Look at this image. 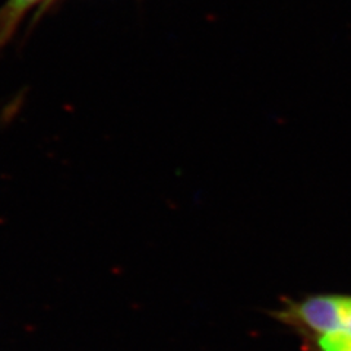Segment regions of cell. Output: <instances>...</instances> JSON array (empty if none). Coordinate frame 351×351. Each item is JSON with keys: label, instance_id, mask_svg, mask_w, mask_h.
<instances>
[{"label": "cell", "instance_id": "cell-1", "mask_svg": "<svg viewBox=\"0 0 351 351\" xmlns=\"http://www.w3.org/2000/svg\"><path fill=\"white\" fill-rule=\"evenodd\" d=\"M351 312V298L346 295H313L293 303L280 313L284 322L306 329L315 339L341 332Z\"/></svg>", "mask_w": 351, "mask_h": 351}, {"label": "cell", "instance_id": "cell-2", "mask_svg": "<svg viewBox=\"0 0 351 351\" xmlns=\"http://www.w3.org/2000/svg\"><path fill=\"white\" fill-rule=\"evenodd\" d=\"M46 0H8L5 6L0 9V47L15 34L22 18L38 3Z\"/></svg>", "mask_w": 351, "mask_h": 351}, {"label": "cell", "instance_id": "cell-3", "mask_svg": "<svg viewBox=\"0 0 351 351\" xmlns=\"http://www.w3.org/2000/svg\"><path fill=\"white\" fill-rule=\"evenodd\" d=\"M319 351H351V343L346 344H321L317 346Z\"/></svg>", "mask_w": 351, "mask_h": 351}]
</instances>
